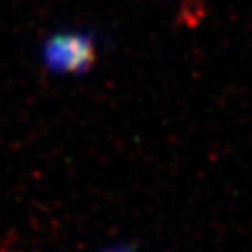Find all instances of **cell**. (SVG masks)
Wrapping results in <instances>:
<instances>
[{"label":"cell","mask_w":252,"mask_h":252,"mask_svg":"<svg viewBox=\"0 0 252 252\" xmlns=\"http://www.w3.org/2000/svg\"><path fill=\"white\" fill-rule=\"evenodd\" d=\"M46 62L55 70H86L94 62V46L83 35H56L46 47Z\"/></svg>","instance_id":"1"}]
</instances>
